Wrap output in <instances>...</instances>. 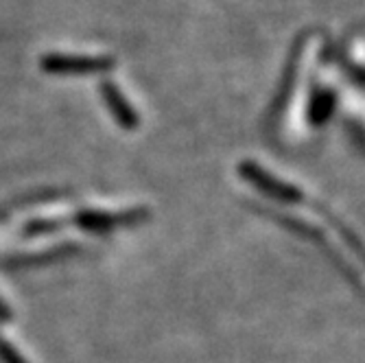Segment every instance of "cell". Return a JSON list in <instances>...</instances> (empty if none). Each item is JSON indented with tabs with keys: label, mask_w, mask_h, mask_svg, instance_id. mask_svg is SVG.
I'll list each match as a JSON object with an SVG mask.
<instances>
[{
	"label": "cell",
	"mask_w": 365,
	"mask_h": 363,
	"mask_svg": "<svg viewBox=\"0 0 365 363\" xmlns=\"http://www.w3.org/2000/svg\"><path fill=\"white\" fill-rule=\"evenodd\" d=\"M42 71L57 77H79V75H96L112 71L116 61L114 57L103 55H66V53H48L42 57Z\"/></svg>",
	"instance_id": "obj_1"
},
{
	"label": "cell",
	"mask_w": 365,
	"mask_h": 363,
	"mask_svg": "<svg viewBox=\"0 0 365 363\" xmlns=\"http://www.w3.org/2000/svg\"><path fill=\"white\" fill-rule=\"evenodd\" d=\"M333 103H335L333 94H330V92H319V96H315V103L311 108V118L315 123H322L330 114V110H333Z\"/></svg>",
	"instance_id": "obj_3"
},
{
	"label": "cell",
	"mask_w": 365,
	"mask_h": 363,
	"mask_svg": "<svg viewBox=\"0 0 365 363\" xmlns=\"http://www.w3.org/2000/svg\"><path fill=\"white\" fill-rule=\"evenodd\" d=\"M98 92H101V98H103V103L108 106V110L112 112L114 121L125 127V129H134L138 127L140 118L136 114V110L131 108V103L125 98V94L118 90L116 83L112 81H101V86H98Z\"/></svg>",
	"instance_id": "obj_2"
}]
</instances>
